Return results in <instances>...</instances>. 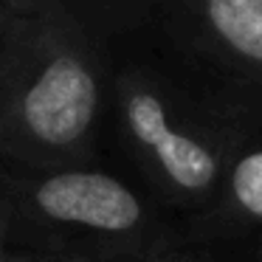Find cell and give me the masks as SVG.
<instances>
[{
	"label": "cell",
	"mask_w": 262,
	"mask_h": 262,
	"mask_svg": "<svg viewBox=\"0 0 262 262\" xmlns=\"http://www.w3.org/2000/svg\"><path fill=\"white\" fill-rule=\"evenodd\" d=\"M110 76L62 0L12 12L0 37V164H99Z\"/></svg>",
	"instance_id": "obj_1"
},
{
	"label": "cell",
	"mask_w": 262,
	"mask_h": 262,
	"mask_svg": "<svg viewBox=\"0 0 262 262\" xmlns=\"http://www.w3.org/2000/svg\"><path fill=\"white\" fill-rule=\"evenodd\" d=\"M243 113L245 99L192 91L147 65L110 76L107 121L133 181L183 223L220 192Z\"/></svg>",
	"instance_id": "obj_2"
},
{
	"label": "cell",
	"mask_w": 262,
	"mask_h": 262,
	"mask_svg": "<svg viewBox=\"0 0 262 262\" xmlns=\"http://www.w3.org/2000/svg\"><path fill=\"white\" fill-rule=\"evenodd\" d=\"M14 206L12 245L85 262H133L189 237L178 214L102 164L14 169L0 164Z\"/></svg>",
	"instance_id": "obj_3"
},
{
	"label": "cell",
	"mask_w": 262,
	"mask_h": 262,
	"mask_svg": "<svg viewBox=\"0 0 262 262\" xmlns=\"http://www.w3.org/2000/svg\"><path fill=\"white\" fill-rule=\"evenodd\" d=\"M164 6L226 79V93L262 102V0H164Z\"/></svg>",
	"instance_id": "obj_4"
},
{
	"label": "cell",
	"mask_w": 262,
	"mask_h": 262,
	"mask_svg": "<svg viewBox=\"0 0 262 262\" xmlns=\"http://www.w3.org/2000/svg\"><path fill=\"white\" fill-rule=\"evenodd\" d=\"M183 226L189 237L220 245H243L262 234V102L245 99L243 127L220 192L203 214Z\"/></svg>",
	"instance_id": "obj_5"
},
{
	"label": "cell",
	"mask_w": 262,
	"mask_h": 262,
	"mask_svg": "<svg viewBox=\"0 0 262 262\" xmlns=\"http://www.w3.org/2000/svg\"><path fill=\"white\" fill-rule=\"evenodd\" d=\"M133 262H239V245H220L203 243V239L186 237L169 248L152 251Z\"/></svg>",
	"instance_id": "obj_6"
},
{
	"label": "cell",
	"mask_w": 262,
	"mask_h": 262,
	"mask_svg": "<svg viewBox=\"0 0 262 262\" xmlns=\"http://www.w3.org/2000/svg\"><path fill=\"white\" fill-rule=\"evenodd\" d=\"M12 223H14V206L12 198H9V189L0 178V262L9 259V251L14 248L12 245Z\"/></svg>",
	"instance_id": "obj_7"
},
{
	"label": "cell",
	"mask_w": 262,
	"mask_h": 262,
	"mask_svg": "<svg viewBox=\"0 0 262 262\" xmlns=\"http://www.w3.org/2000/svg\"><path fill=\"white\" fill-rule=\"evenodd\" d=\"M6 262H85V259L62 256V254H46V251H31V248H12Z\"/></svg>",
	"instance_id": "obj_8"
},
{
	"label": "cell",
	"mask_w": 262,
	"mask_h": 262,
	"mask_svg": "<svg viewBox=\"0 0 262 262\" xmlns=\"http://www.w3.org/2000/svg\"><path fill=\"white\" fill-rule=\"evenodd\" d=\"M239 262H262V234L239 245Z\"/></svg>",
	"instance_id": "obj_9"
},
{
	"label": "cell",
	"mask_w": 262,
	"mask_h": 262,
	"mask_svg": "<svg viewBox=\"0 0 262 262\" xmlns=\"http://www.w3.org/2000/svg\"><path fill=\"white\" fill-rule=\"evenodd\" d=\"M12 12H29V9H40L48 3H57V0H3Z\"/></svg>",
	"instance_id": "obj_10"
},
{
	"label": "cell",
	"mask_w": 262,
	"mask_h": 262,
	"mask_svg": "<svg viewBox=\"0 0 262 262\" xmlns=\"http://www.w3.org/2000/svg\"><path fill=\"white\" fill-rule=\"evenodd\" d=\"M9 14H12V9L0 0V37H3V29H6V23H9Z\"/></svg>",
	"instance_id": "obj_11"
}]
</instances>
